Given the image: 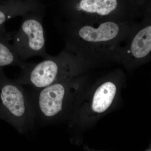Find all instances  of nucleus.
<instances>
[{
	"label": "nucleus",
	"mask_w": 151,
	"mask_h": 151,
	"mask_svg": "<svg viewBox=\"0 0 151 151\" xmlns=\"http://www.w3.org/2000/svg\"><path fill=\"white\" fill-rule=\"evenodd\" d=\"M0 89V103L8 121L21 133L34 129V111L29 94L16 80L6 79Z\"/></svg>",
	"instance_id": "1"
},
{
	"label": "nucleus",
	"mask_w": 151,
	"mask_h": 151,
	"mask_svg": "<svg viewBox=\"0 0 151 151\" xmlns=\"http://www.w3.org/2000/svg\"><path fill=\"white\" fill-rule=\"evenodd\" d=\"M13 47L23 61L32 57L44 59L50 55L45 49V38L41 19L35 17H25L18 30L14 33Z\"/></svg>",
	"instance_id": "2"
},
{
	"label": "nucleus",
	"mask_w": 151,
	"mask_h": 151,
	"mask_svg": "<svg viewBox=\"0 0 151 151\" xmlns=\"http://www.w3.org/2000/svg\"><path fill=\"white\" fill-rule=\"evenodd\" d=\"M118 25L112 22L104 23L98 28L84 26L78 31L79 36L84 40L92 42L106 41L116 37L119 32Z\"/></svg>",
	"instance_id": "3"
},
{
	"label": "nucleus",
	"mask_w": 151,
	"mask_h": 151,
	"mask_svg": "<svg viewBox=\"0 0 151 151\" xmlns=\"http://www.w3.org/2000/svg\"><path fill=\"white\" fill-rule=\"evenodd\" d=\"M116 92V86L112 82L102 84L94 94L92 104L93 111L98 113L106 111L113 102Z\"/></svg>",
	"instance_id": "4"
},
{
	"label": "nucleus",
	"mask_w": 151,
	"mask_h": 151,
	"mask_svg": "<svg viewBox=\"0 0 151 151\" xmlns=\"http://www.w3.org/2000/svg\"><path fill=\"white\" fill-rule=\"evenodd\" d=\"M117 5V0H81L78 9L86 12L105 16L116 9Z\"/></svg>",
	"instance_id": "5"
},
{
	"label": "nucleus",
	"mask_w": 151,
	"mask_h": 151,
	"mask_svg": "<svg viewBox=\"0 0 151 151\" xmlns=\"http://www.w3.org/2000/svg\"><path fill=\"white\" fill-rule=\"evenodd\" d=\"M151 50V27L141 30L133 40L131 46L132 54L137 58L147 56Z\"/></svg>",
	"instance_id": "6"
},
{
	"label": "nucleus",
	"mask_w": 151,
	"mask_h": 151,
	"mask_svg": "<svg viewBox=\"0 0 151 151\" xmlns=\"http://www.w3.org/2000/svg\"><path fill=\"white\" fill-rule=\"evenodd\" d=\"M28 63L19 58L12 45L8 41L0 40V67L13 65L19 66L22 70Z\"/></svg>",
	"instance_id": "7"
},
{
	"label": "nucleus",
	"mask_w": 151,
	"mask_h": 151,
	"mask_svg": "<svg viewBox=\"0 0 151 151\" xmlns=\"http://www.w3.org/2000/svg\"><path fill=\"white\" fill-rule=\"evenodd\" d=\"M12 16L6 14L5 12L0 11V26L1 25L8 19L11 18Z\"/></svg>",
	"instance_id": "8"
}]
</instances>
